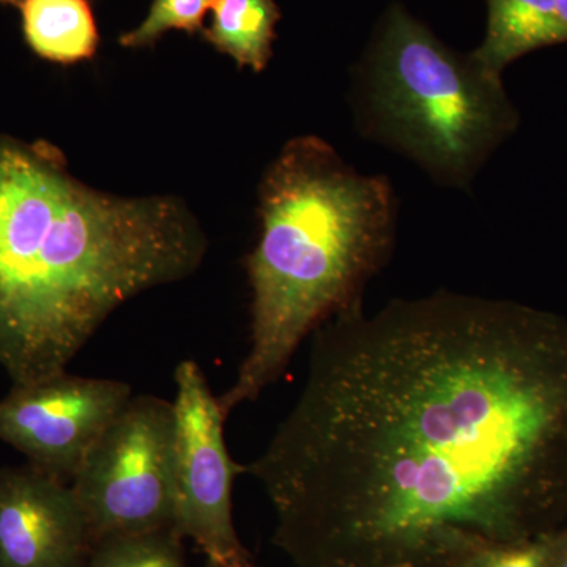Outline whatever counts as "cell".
Returning <instances> with one entry per match:
<instances>
[{
    "mask_svg": "<svg viewBox=\"0 0 567 567\" xmlns=\"http://www.w3.org/2000/svg\"><path fill=\"white\" fill-rule=\"evenodd\" d=\"M244 472L297 567H451L561 532L567 320L451 292L346 309Z\"/></svg>",
    "mask_w": 567,
    "mask_h": 567,
    "instance_id": "6da1fadb",
    "label": "cell"
},
{
    "mask_svg": "<svg viewBox=\"0 0 567 567\" xmlns=\"http://www.w3.org/2000/svg\"><path fill=\"white\" fill-rule=\"evenodd\" d=\"M203 256L174 200L93 192L50 153L0 140V365L13 385L65 372L118 306Z\"/></svg>",
    "mask_w": 567,
    "mask_h": 567,
    "instance_id": "7a4b0ae2",
    "label": "cell"
},
{
    "mask_svg": "<svg viewBox=\"0 0 567 567\" xmlns=\"http://www.w3.org/2000/svg\"><path fill=\"white\" fill-rule=\"evenodd\" d=\"M260 219L248 260L251 349L218 398L226 416L278 382L320 324L361 305L393 249V186L358 173L320 137H297L265 175Z\"/></svg>",
    "mask_w": 567,
    "mask_h": 567,
    "instance_id": "3957f363",
    "label": "cell"
},
{
    "mask_svg": "<svg viewBox=\"0 0 567 567\" xmlns=\"http://www.w3.org/2000/svg\"><path fill=\"white\" fill-rule=\"evenodd\" d=\"M361 103L369 134L456 188L470 185L518 125L502 78L450 50L399 6L369 52Z\"/></svg>",
    "mask_w": 567,
    "mask_h": 567,
    "instance_id": "277c9868",
    "label": "cell"
},
{
    "mask_svg": "<svg viewBox=\"0 0 567 567\" xmlns=\"http://www.w3.org/2000/svg\"><path fill=\"white\" fill-rule=\"evenodd\" d=\"M174 402L132 398L71 481L92 543L174 528Z\"/></svg>",
    "mask_w": 567,
    "mask_h": 567,
    "instance_id": "5b68a950",
    "label": "cell"
},
{
    "mask_svg": "<svg viewBox=\"0 0 567 567\" xmlns=\"http://www.w3.org/2000/svg\"><path fill=\"white\" fill-rule=\"evenodd\" d=\"M175 386L174 529L189 537L207 561L254 567L234 527L233 483L244 466L227 451V416L196 361L177 365Z\"/></svg>",
    "mask_w": 567,
    "mask_h": 567,
    "instance_id": "8992f818",
    "label": "cell"
},
{
    "mask_svg": "<svg viewBox=\"0 0 567 567\" xmlns=\"http://www.w3.org/2000/svg\"><path fill=\"white\" fill-rule=\"evenodd\" d=\"M128 383L61 372L0 399V442L71 484L96 440L132 399Z\"/></svg>",
    "mask_w": 567,
    "mask_h": 567,
    "instance_id": "52a82bcc",
    "label": "cell"
},
{
    "mask_svg": "<svg viewBox=\"0 0 567 567\" xmlns=\"http://www.w3.org/2000/svg\"><path fill=\"white\" fill-rule=\"evenodd\" d=\"M93 548L71 484L0 466V567H84Z\"/></svg>",
    "mask_w": 567,
    "mask_h": 567,
    "instance_id": "ba28073f",
    "label": "cell"
},
{
    "mask_svg": "<svg viewBox=\"0 0 567 567\" xmlns=\"http://www.w3.org/2000/svg\"><path fill=\"white\" fill-rule=\"evenodd\" d=\"M487 31L472 52L473 61L492 76L528 52L567 41L555 0H487Z\"/></svg>",
    "mask_w": 567,
    "mask_h": 567,
    "instance_id": "9c48e42d",
    "label": "cell"
},
{
    "mask_svg": "<svg viewBox=\"0 0 567 567\" xmlns=\"http://www.w3.org/2000/svg\"><path fill=\"white\" fill-rule=\"evenodd\" d=\"M20 9L25 40L41 58L74 63L95 54L99 31L87 0H28Z\"/></svg>",
    "mask_w": 567,
    "mask_h": 567,
    "instance_id": "30bf717a",
    "label": "cell"
},
{
    "mask_svg": "<svg viewBox=\"0 0 567 567\" xmlns=\"http://www.w3.org/2000/svg\"><path fill=\"white\" fill-rule=\"evenodd\" d=\"M205 37L213 47L256 73L267 69L279 21L275 0H213Z\"/></svg>",
    "mask_w": 567,
    "mask_h": 567,
    "instance_id": "8fae6325",
    "label": "cell"
},
{
    "mask_svg": "<svg viewBox=\"0 0 567 567\" xmlns=\"http://www.w3.org/2000/svg\"><path fill=\"white\" fill-rule=\"evenodd\" d=\"M174 528L107 537L93 546L84 567H188Z\"/></svg>",
    "mask_w": 567,
    "mask_h": 567,
    "instance_id": "7c38bea8",
    "label": "cell"
},
{
    "mask_svg": "<svg viewBox=\"0 0 567 567\" xmlns=\"http://www.w3.org/2000/svg\"><path fill=\"white\" fill-rule=\"evenodd\" d=\"M212 3L213 0H153L147 18L140 28L122 35L121 44L125 48L148 47L173 29L197 32L203 28Z\"/></svg>",
    "mask_w": 567,
    "mask_h": 567,
    "instance_id": "4fadbf2b",
    "label": "cell"
},
{
    "mask_svg": "<svg viewBox=\"0 0 567 567\" xmlns=\"http://www.w3.org/2000/svg\"><path fill=\"white\" fill-rule=\"evenodd\" d=\"M561 532L522 543L491 544L475 548L457 558L451 567H551Z\"/></svg>",
    "mask_w": 567,
    "mask_h": 567,
    "instance_id": "5bb4252c",
    "label": "cell"
},
{
    "mask_svg": "<svg viewBox=\"0 0 567 567\" xmlns=\"http://www.w3.org/2000/svg\"><path fill=\"white\" fill-rule=\"evenodd\" d=\"M551 567H567V527L559 533L557 554Z\"/></svg>",
    "mask_w": 567,
    "mask_h": 567,
    "instance_id": "9a60e30c",
    "label": "cell"
},
{
    "mask_svg": "<svg viewBox=\"0 0 567 567\" xmlns=\"http://www.w3.org/2000/svg\"><path fill=\"white\" fill-rule=\"evenodd\" d=\"M555 6H557L559 18L567 31V0H555Z\"/></svg>",
    "mask_w": 567,
    "mask_h": 567,
    "instance_id": "2e32d148",
    "label": "cell"
},
{
    "mask_svg": "<svg viewBox=\"0 0 567 567\" xmlns=\"http://www.w3.org/2000/svg\"><path fill=\"white\" fill-rule=\"evenodd\" d=\"M2 3H11V6H18L21 7L22 3L28 2V0H0Z\"/></svg>",
    "mask_w": 567,
    "mask_h": 567,
    "instance_id": "e0dca14e",
    "label": "cell"
},
{
    "mask_svg": "<svg viewBox=\"0 0 567 567\" xmlns=\"http://www.w3.org/2000/svg\"><path fill=\"white\" fill-rule=\"evenodd\" d=\"M207 567H223V566L216 565V563L207 561Z\"/></svg>",
    "mask_w": 567,
    "mask_h": 567,
    "instance_id": "ac0fdd59",
    "label": "cell"
}]
</instances>
